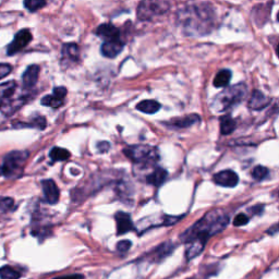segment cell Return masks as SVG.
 <instances>
[{
  "label": "cell",
  "mask_w": 279,
  "mask_h": 279,
  "mask_svg": "<svg viewBox=\"0 0 279 279\" xmlns=\"http://www.w3.org/2000/svg\"><path fill=\"white\" fill-rule=\"evenodd\" d=\"M216 15L214 10L207 3H201L180 10L178 21L185 34L202 36L209 34L215 26Z\"/></svg>",
  "instance_id": "1"
},
{
  "label": "cell",
  "mask_w": 279,
  "mask_h": 279,
  "mask_svg": "<svg viewBox=\"0 0 279 279\" xmlns=\"http://www.w3.org/2000/svg\"><path fill=\"white\" fill-rule=\"evenodd\" d=\"M229 223V216L222 210H214L196 222L192 227L181 234V240L184 242H191L195 239L207 240L214 234L222 232Z\"/></svg>",
  "instance_id": "2"
},
{
  "label": "cell",
  "mask_w": 279,
  "mask_h": 279,
  "mask_svg": "<svg viewBox=\"0 0 279 279\" xmlns=\"http://www.w3.org/2000/svg\"><path fill=\"white\" fill-rule=\"evenodd\" d=\"M245 95H247V86L243 83H239L220 93L213 102L212 107L218 112H226L227 109H230L241 103Z\"/></svg>",
  "instance_id": "3"
},
{
  "label": "cell",
  "mask_w": 279,
  "mask_h": 279,
  "mask_svg": "<svg viewBox=\"0 0 279 279\" xmlns=\"http://www.w3.org/2000/svg\"><path fill=\"white\" fill-rule=\"evenodd\" d=\"M29 158V153L14 151L4 156L3 165L1 167L2 174L5 178H18L23 171V166Z\"/></svg>",
  "instance_id": "4"
},
{
  "label": "cell",
  "mask_w": 279,
  "mask_h": 279,
  "mask_svg": "<svg viewBox=\"0 0 279 279\" xmlns=\"http://www.w3.org/2000/svg\"><path fill=\"white\" fill-rule=\"evenodd\" d=\"M124 155L143 166H153L158 161V152L150 145H132L123 150Z\"/></svg>",
  "instance_id": "5"
},
{
  "label": "cell",
  "mask_w": 279,
  "mask_h": 279,
  "mask_svg": "<svg viewBox=\"0 0 279 279\" xmlns=\"http://www.w3.org/2000/svg\"><path fill=\"white\" fill-rule=\"evenodd\" d=\"M169 7L167 0H142L138 7V18L141 21H150L165 14Z\"/></svg>",
  "instance_id": "6"
},
{
  "label": "cell",
  "mask_w": 279,
  "mask_h": 279,
  "mask_svg": "<svg viewBox=\"0 0 279 279\" xmlns=\"http://www.w3.org/2000/svg\"><path fill=\"white\" fill-rule=\"evenodd\" d=\"M31 41H32V34L29 30L24 29L19 31L15 34L13 41L9 44V46L7 48L8 56H13V55L21 52L22 49L27 46V44H29Z\"/></svg>",
  "instance_id": "7"
},
{
  "label": "cell",
  "mask_w": 279,
  "mask_h": 279,
  "mask_svg": "<svg viewBox=\"0 0 279 279\" xmlns=\"http://www.w3.org/2000/svg\"><path fill=\"white\" fill-rule=\"evenodd\" d=\"M214 181L216 184L225 188H233L239 182L238 174L232 170H223L214 176Z\"/></svg>",
  "instance_id": "8"
},
{
  "label": "cell",
  "mask_w": 279,
  "mask_h": 279,
  "mask_svg": "<svg viewBox=\"0 0 279 279\" xmlns=\"http://www.w3.org/2000/svg\"><path fill=\"white\" fill-rule=\"evenodd\" d=\"M42 187H43V192H44V196H45V200L49 204L52 205L56 204L59 201L60 192L57 184L55 183L54 180L52 179L44 180V181H42Z\"/></svg>",
  "instance_id": "9"
},
{
  "label": "cell",
  "mask_w": 279,
  "mask_h": 279,
  "mask_svg": "<svg viewBox=\"0 0 279 279\" xmlns=\"http://www.w3.org/2000/svg\"><path fill=\"white\" fill-rule=\"evenodd\" d=\"M124 47L123 42L120 38H114V40L106 41L102 46V54L105 57L114 58L121 53Z\"/></svg>",
  "instance_id": "10"
},
{
  "label": "cell",
  "mask_w": 279,
  "mask_h": 279,
  "mask_svg": "<svg viewBox=\"0 0 279 279\" xmlns=\"http://www.w3.org/2000/svg\"><path fill=\"white\" fill-rule=\"evenodd\" d=\"M114 218H116V223H117L118 236H121V234L127 233L134 229L132 220H131V217L128 213L118 212L116 213V215H114Z\"/></svg>",
  "instance_id": "11"
},
{
  "label": "cell",
  "mask_w": 279,
  "mask_h": 279,
  "mask_svg": "<svg viewBox=\"0 0 279 279\" xmlns=\"http://www.w3.org/2000/svg\"><path fill=\"white\" fill-rule=\"evenodd\" d=\"M198 122H200V117L198 116V114H189V116L171 119L170 121H168L166 124L172 128L182 129V128L192 127L193 124L198 123Z\"/></svg>",
  "instance_id": "12"
},
{
  "label": "cell",
  "mask_w": 279,
  "mask_h": 279,
  "mask_svg": "<svg viewBox=\"0 0 279 279\" xmlns=\"http://www.w3.org/2000/svg\"><path fill=\"white\" fill-rule=\"evenodd\" d=\"M38 74H40V67L36 64H32L30 67H27L25 72L22 75V82H23V86L26 89L33 87L38 80Z\"/></svg>",
  "instance_id": "13"
},
{
  "label": "cell",
  "mask_w": 279,
  "mask_h": 279,
  "mask_svg": "<svg viewBox=\"0 0 279 279\" xmlns=\"http://www.w3.org/2000/svg\"><path fill=\"white\" fill-rule=\"evenodd\" d=\"M271 103V100L260 91H254L249 101V107L253 111H261Z\"/></svg>",
  "instance_id": "14"
},
{
  "label": "cell",
  "mask_w": 279,
  "mask_h": 279,
  "mask_svg": "<svg viewBox=\"0 0 279 279\" xmlns=\"http://www.w3.org/2000/svg\"><path fill=\"white\" fill-rule=\"evenodd\" d=\"M80 49L79 46L74 43L65 44L62 47V59L63 61L75 62L79 60Z\"/></svg>",
  "instance_id": "15"
},
{
  "label": "cell",
  "mask_w": 279,
  "mask_h": 279,
  "mask_svg": "<svg viewBox=\"0 0 279 279\" xmlns=\"http://www.w3.org/2000/svg\"><path fill=\"white\" fill-rule=\"evenodd\" d=\"M96 34L105 38L106 41L114 40V38H119V30L112 23H105L98 26V29L96 30Z\"/></svg>",
  "instance_id": "16"
},
{
  "label": "cell",
  "mask_w": 279,
  "mask_h": 279,
  "mask_svg": "<svg viewBox=\"0 0 279 279\" xmlns=\"http://www.w3.org/2000/svg\"><path fill=\"white\" fill-rule=\"evenodd\" d=\"M168 176L167 171L163 168H156L153 170L149 176L146 177V182L149 184L154 185V187H161V185L165 182V180Z\"/></svg>",
  "instance_id": "17"
},
{
  "label": "cell",
  "mask_w": 279,
  "mask_h": 279,
  "mask_svg": "<svg viewBox=\"0 0 279 279\" xmlns=\"http://www.w3.org/2000/svg\"><path fill=\"white\" fill-rule=\"evenodd\" d=\"M189 247L185 251V256H187L188 260H192L194 258H196L202 251H203L204 247H205V243H206V240L205 239H195L193 241L189 242Z\"/></svg>",
  "instance_id": "18"
},
{
  "label": "cell",
  "mask_w": 279,
  "mask_h": 279,
  "mask_svg": "<svg viewBox=\"0 0 279 279\" xmlns=\"http://www.w3.org/2000/svg\"><path fill=\"white\" fill-rule=\"evenodd\" d=\"M136 109L144 113H149V114L156 113L161 109V104L152 100L142 101L136 105Z\"/></svg>",
  "instance_id": "19"
},
{
  "label": "cell",
  "mask_w": 279,
  "mask_h": 279,
  "mask_svg": "<svg viewBox=\"0 0 279 279\" xmlns=\"http://www.w3.org/2000/svg\"><path fill=\"white\" fill-rule=\"evenodd\" d=\"M172 249H173V245L171 242L163 243L162 245H160V247L153 251L151 258L153 259V261H161L164 258H166L167 255L170 254Z\"/></svg>",
  "instance_id": "20"
},
{
  "label": "cell",
  "mask_w": 279,
  "mask_h": 279,
  "mask_svg": "<svg viewBox=\"0 0 279 279\" xmlns=\"http://www.w3.org/2000/svg\"><path fill=\"white\" fill-rule=\"evenodd\" d=\"M231 79V72L227 69L221 70L214 79V86L215 87H225L229 84Z\"/></svg>",
  "instance_id": "21"
},
{
  "label": "cell",
  "mask_w": 279,
  "mask_h": 279,
  "mask_svg": "<svg viewBox=\"0 0 279 279\" xmlns=\"http://www.w3.org/2000/svg\"><path fill=\"white\" fill-rule=\"evenodd\" d=\"M236 129V121L230 116H223L221 118V132L223 135L232 133Z\"/></svg>",
  "instance_id": "22"
},
{
  "label": "cell",
  "mask_w": 279,
  "mask_h": 279,
  "mask_svg": "<svg viewBox=\"0 0 279 279\" xmlns=\"http://www.w3.org/2000/svg\"><path fill=\"white\" fill-rule=\"evenodd\" d=\"M49 157L54 162H62L70 158V152L68 150L61 149V147H54L49 153Z\"/></svg>",
  "instance_id": "23"
},
{
  "label": "cell",
  "mask_w": 279,
  "mask_h": 279,
  "mask_svg": "<svg viewBox=\"0 0 279 279\" xmlns=\"http://www.w3.org/2000/svg\"><path fill=\"white\" fill-rule=\"evenodd\" d=\"M15 87L16 83L14 81H9L3 84H0V101L12 96L15 91Z\"/></svg>",
  "instance_id": "24"
},
{
  "label": "cell",
  "mask_w": 279,
  "mask_h": 279,
  "mask_svg": "<svg viewBox=\"0 0 279 279\" xmlns=\"http://www.w3.org/2000/svg\"><path fill=\"white\" fill-rule=\"evenodd\" d=\"M21 276V273L18 270H15L14 267L2 266L0 269V278L1 279H19Z\"/></svg>",
  "instance_id": "25"
},
{
  "label": "cell",
  "mask_w": 279,
  "mask_h": 279,
  "mask_svg": "<svg viewBox=\"0 0 279 279\" xmlns=\"http://www.w3.org/2000/svg\"><path fill=\"white\" fill-rule=\"evenodd\" d=\"M42 105L52 107V108H58L60 106L63 105V100L55 94L53 95H47L45 97L42 98Z\"/></svg>",
  "instance_id": "26"
},
{
  "label": "cell",
  "mask_w": 279,
  "mask_h": 279,
  "mask_svg": "<svg viewBox=\"0 0 279 279\" xmlns=\"http://www.w3.org/2000/svg\"><path fill=\"white\" fill-rule=\"evenodd\" d=\"M45 5L46 0H24V7L31 12H35V11L45 7Z\"/></svg>",
  "instance_id": "27"
},
{
  "label": "cell",
  "mask_w": 279,
  "mask_h": 279,
  "mask_svg": "<svg viewBox=\"0 0 279 279\" xmlns=\"http://www.w3.org/2000/svg\"><path fill=\"white\" fill-rule=\"evenodd\" d=\"M269 176V169L263 166H256L252 170V177L255 180H263Z\"/></svg>",
  "instance_id": "28"
},
{
  "label": "cell",
  "mask_w": 279,
  "mask_h": 279,
  "mask_svg": "<svg viewBox=\"0 0 279 279\" xmlns=\"http://www.w3.org/2000/svg\"><path fill=\"white\" fill-rule=\"evenodd\" d=\"M14 202L11 198H2L0 199V210L2 212H8L12 210Z\"/></svg>",
  "instance_id": "29"
},
{
  "label": "cell",
  "mask_w": 279,
  "mask_h": 279,
  "mask_svg": "<svg viewBox=\"0 0 279 279\" xmlns=\"http://www.w3.org/2000/svg\"><path fill=\"white\" fill-rule=\"evenodd\" d=\"M131 245H132V243H131V241H129V240H122V241H120L118 242L117 244V251L119 253H127L128 251L130 250L131 248Z\"/></svg>",
  "instance_id": "30"
},
{
  "label": "cell",
  "mask_w": 279,
  "mask_h": 279,
  "mask_svg": "<svg viewBox=\"0 0 279 279\" xmlns=\"http://www.w3.org/2000/svg\"><path fill=\"white\" fill-rule=\"evenodd\" d=\"M30 125L31 128H38L43 130L46 127V120L44 117H36L35 119H33V121Z\"/></svg>",
  "instance_id": "31"
},
{
  "label": "cell",
  "mask_w": 279,
  "mask_h": 279,
  "mask_svg": "<svg viewBox=\"0 0 279 279\" xmlns=\"http://www.w3.org/2000/svg\"><path fill=\"white\" fill-rule=\"evenodd\" d=\"M248 223H249V217L245 214H239L233 220V225L237 226V227L247 225Z\"/></svg>",
  "instance_id": "32"
},
{
  "label": "cell",
  "mask_w": 279,
  "mask_h": 279,
  "mask_svg": "<svg viewBox=\"0 0 279 279\" xmlns=\"http://www.w3.org/2000/svg\"><path fill=\"white\" fill-rule=\"evenodd\" d=\"M11 70H12V68H11L10 64L0 63V80L5 78L7 75H9L10 72H11Z\"/></svg>",
  "instance_id": "33"
},
{
  "label": "cell",
  "mask_w": 279,
  "mask_h": 279,
  "mask_svg": "<svg viewBox=\"0 0 279 279\" xmlns=\"http://www.w3.org/2000/svg\"><path fill=\"white\" fill-rule=\"evenodd\" d=\"M53 94H55L56 96H58L60 98H62V100H64L65 95H67V89H65V87H63V86L55 87Z\"/></svg>",
  "instance_id": "34"
},
{
  "label": "cell",
  "mask_w": 279,
  "mask_h": 279,
  "mask_svg": "<svg viewBox=\"0 0 279 279\" xmlns=\"http://www.w3.org/2000/svg\"><path fill=\"white\" fill-rule=\"evenodd\" d=\"M97 149L101 153H106L109 149H111V144L108 142H102V143H98Z\"/></svg>",
  "instance_id": "35"
},
{
  "label": "cell",
  "mask_w": 279,
  "mask_h": 279,
  "mask_svg": "<svg viewBox=\"0 0 279 279\" xmlns=\"http://www.w3.org/2000/svg\"><path fill=\"white\" fill-rule=\"evenodd\" d=\"M54 279H83L82 275H67V276H60Z\"/></svg>",
  "instance_id": "36"
},
{
  "label": "cell",
  "mask_w": 279,
  "mask_h": 279,
  "mask_svg": "<svg viewBox=\"0 0 279 279\" xmlns=\"http://www.w3.org/2000/svg\"><path fill=\"white\" fill-rule=\"evenodd\" d=\"M269 233H275V232H278L279 231V223H277L276 226H274V227H272L271 229H269Z\"/></svg>",
  "instance_id": "37"
},
{
  "label": "cell",
  "mask_w": 279,
  "mask_h": 279,
  "mask_svg": "<svg viewBox=\"0 0 279 279\" xmlns=\"http://www.w3.org/2000/svg\"><path fill=\"white\" fill-rule=\"evenodd\" d=\"M277 55H278V57H279V44H278V46H277Z\"/></svg>",
  "instance_id": "38"
},
{
  "label": "cell",
  "mask_w": 279,
  "mask_h": 279,
  "mask_svg": "<svg viewBox=\"0 0 279 279\" xmlns=\"http://www.w3.org/2000/svg\"><path fill=\"white\" fill-rule=\"evenodd\" d=\"M1 173H2V171H1V167H0V174H1Z\"/></svg>",
  "instance_id": "39"
},
{
  "label": "cell",
  "mask_w": 279,
  "mask_h": 279,
  "mask_svg": "<svg viewBox=\"0 0 279 279\" xmlns=\"http://www.w3.org/2000/svg\"><path fill=\"white\" fill-rule=\"evenodd\" d=\"M277 19H278V21H279V12H278V14H277Z\"/></svg>",
  "instance_id": "40"
},
{
  "label": "cell",
  "mask_w": 279,
  "mask_h": 279,
  "mask_svg": "<svg viewBox=\"0 0 279 279\" xmlns=\"http://www.w3.org/2000/svg\"><path fill=\"white\" fill-rule=\"evenodd\" d=\"M0 107H1V106H0Z\"/></svg>",
  "instance_id": "41"
}]
</instances>
